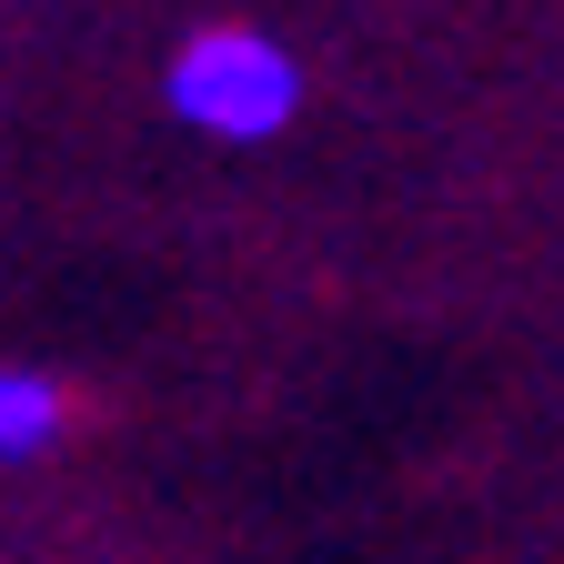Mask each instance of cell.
Returning a JSON list of instances; mask_svg holds the SVG:
<instances>
[{"instance_id": "6da1fadb", "label": "cell", "mask_w": 564, "mask_h": 564, "mask_svg": "<svg viewBox=\"0 0 564 564\" xmlns=\"http://www.w3.org/2000/svg\"><path fill=\"white\" fill-rule=\"evenodd\" d=\"M162 101H172L182 131L232 141V152H262V141H282L293 111H303V61L272 31H252V21H223V31H192L162 61Z\"/></svg>"}, {"instance_id": "7a4b0ae2", "label": "cell", "mask_w": 564, "mask_h": 564, "mask_svg": "<svg viewBox=\"0 0 564 564\" xmlns=\"http://www.w3.org/2000/svg\"><path fill=\"white\" fill-rule=\"evenodd\" d=\"M61 423H70V403H61L51 373L0 364V474H11V464H41V454L61 444Z\"/></svg>"}]
</instances>
